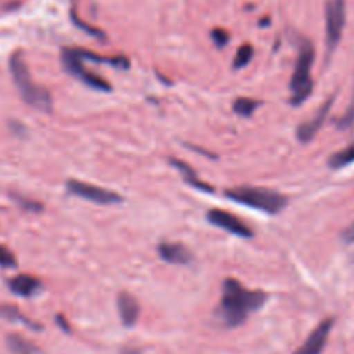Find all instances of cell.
I'll list each match as a JSON object with an SVG mask.
<instances>
[{
  "mask_svg": "<svg viewBox=\"0 0 354 354\" xmlns=\"http://www.w3.org/2000/svg\"><path fill=\"white\" fill-rule=\"evenodd\" d=\"M266 294L263 290H251L239 282L237 279H227L221 287L220 306L216 317L228 328L239 327L249 318V315L258 311L266 303Z\"/></svg>",
  "mask_w": 354,
  "mask_h": 354,
  "instance_id": "obj_1",
  "label": "cell"
},
{
  "mask_svg": "<svg viewBox=\"0 0 354 354\" xmlns=\"http://www.w3.org/2000/svg\"><path fill=\"white\" fill-rule=\"evenodd\" d=\"M9 69L10 75H12L14 85L19 90L21 97H23L24 102L28 106H31L33 109L41 111V113H50L52 111V97L45 86L37 85L31 78V73L28 69L26 62H24L23 54L19 50L14 52L9 59Z\"/></svg>",
  "mask_w": 354,
  "mask_h": 354,
  "instance_id": "obj_2",
  "label": "cell"
},
{
  "mask_svg": "<svg viewBox=\"0 0 354 354\" xmlns=\"http://www.w3.org/2000/svg\"><path fill=\"white\" fill-rule=\"evenodd\" d=\"M225 196L242 206L263 211L266 214H279L280 211L286 209L287 203H289L283 194L273 189H266V187H234V189H228Z\"/></svg>",
  "mask_w": 354,
  "mask_h": 354,
  "instance_id": "obj_3",
  "label": "cell"
},
{
  "mask_svg": "<svg viewBox=\"0 0 354 354\" xmlns=\"http://www.w3.org/2000/svg\"><path fill=\"white\" fill-rule=\"evenodd\" d=\"M315 62V45L308 38H299L297 48L296 68L290 78V104L301 106L310 99L313 92V78H311V66Z\"/></svg>",
  "mask_w": 354,
  "mask_h": 354,
  "instance_id": "obj_4",
  "label": "cell"
},
{
  "mask_svg": "<svg viewBox=\"0 0 354 354\" xmlns=\"http://www.w3.org/2000/svg\"><path fill=\"white\" fill-rule=\"evenodd\" d=\"M61 61L64 71H68L69 75L75 76L76 80H80L82 83H85L86 86L93 90H99V92H111L113 86L107 80H104L102 76L95 75V73L88 71L85 68V62L80 57L78 52H76V47H66L62 48L61 52Z\"/></svg>",
  "mask_w": 354,
  "mask_h": 354,
  "instance_id": "obj_5",
  "label": "cell"
},
{
  "mask_svg": "<svg viewBox=\"0 0 354 354\" xmlns=\"http://www.w3.org/2000/svg\"><path fill=\"white\" fill-rule=\"evenodd\" d=\"M346 26V0H327L325 3V40L327 55L334 54Z\"/></svg>",
  "mask_w": 354,
  "mask_h": 354,
  "instance_id": "obj_6",
  "label": "cell"
},
{
  "mask_svg": "<svg viewBox=\"0 0 354 354\" xmlns=\"http://www.w3.org/2000/svg\"><path fill=\"white\" fill-rule=\"evenodd\" d=\"M66 190L71 196L90 201V203L95 204H118L123 201V197L114 192V190L104 189V187L99 185H92V183L82 182V180L76 178H69L66 182Z\"/></svg>",
  "mask_w": 354,
  "mask_h": 354,
  "instance_id": "obj_7",
  "label": "cell"
},
{
  "mask_svg": "<svg viewBox=\"0 0 354 354\" xmlns=\"http://www.w3.org/2000/svg\"><path fill=\"white\" fill-rule=\"evenodd\" d=\"M206 218L211 225H214V227L228 232V234L235 235V237H242V239L254 237V232H252V228L249 227V225H245L242 220H239L235 214L228 213V211L214 207V209L207 211Z\"/></svg>",
  "mask_w": 354,
  "mask_h": 354,
  "instance_id": "obj_8",
  "label": "cell"
},
{
  "mask_svg": "<svg viewBox=\"0 0 354 354\" xmlns=\"http://www.w3.org/2000/svg\"><path fill=\"white\" fill-rule=\"evenodd\" d=\"M334 100H335L334 97H330V99L325 100V102L318 107V111L315 113V116H311L310 120L304 121L303 124H299V127H297V131H296L297 140L303 142V144H308V142H311L315 137H317V133L320 131V128L324 127L325 121H327L328 113H330Z\"/></svg>",
  "mask_w": 354,
  "mask_h": 354,
  "instance_id": "obj_9",
  "label": "cell"
},
{
  "mask_svg": "<svg viewBox=\"0 0 354 354\" xmlns=\"http://www.w3.org/2000/svg\"><path fill=\"white\" fill-rule=\"evenodd\" d=\"M332 327H334V320H332V318H327V320L322 322V324L311 332L310 337L304 341V344L294 354H322L325 344H327L328 341Z\"/></svg>",
  "mask_w": 354,
  "mask_h": 354,
  "instance_id": "obj_10",
  "label": "cell"
},
{
  "mask_svg": "<svg viewBox=\"0 0 354 354\" xmlns=\"http://www.w3.org/2000/svg\"><path fill=\"white\" fill-rule=\"evenodd\" d=\"M159 258L169 265H190L194 254L180 242H161L158 245Z\"/></svg>",
  "mask_w": 354,
  "mask_h": 354,
  "instance_id": "obj_11",
  "label": "cell"
},
{
  "mask_svg": "<svg viewBox=\"0 0 354 354\" xmlns=\"http://www.w3.org/2000/svg\"><path fill=\"white\" fill-rule=\"evenodd\" d=\"M118 313L124 327H133L140 317L138 301L130 292H120L118 294Z\"/></svg>",
  "mask_w": 354,
  "mask_h": 354,
  "instance_id": "obj_12",
  "label": "cell"
},
{
  "mask_svg": "<svg viewBox=\"0 0 354 354\" xmlns=\"http://www.w3.org/2000/svg\"><path fill=\"white\" fill-rule=\"evenodd\" d=\"M10 292L21 297H31L41 290V282L31 275H16L7 282Z\"/></svg>",
  "mask_w": 354,
  "mask_h": 354,
  "instance_id": "obj_13",
  "label": "cell"
},
{
  "mask_svg": "<svg viewBox=\"0 0 354 354\" xmlns=\"http://www.w3.org/2000/svg\"><path fill=\"white\" fill-rule=\"evenodd\" d=\"M169 162H171L173 168L178 169L180 175L183 176V180H185L190 187L203 190V192H213V187L207 185L206 182H203V180L199 178V175H197L196 169H194L189 162L182 161V159H176V158H169Z\"/></svg>",
  "mask_w": 354,
  "mask_h": 354,
  "instance_id": "obj_14",
  "label": "cell"
},
{
  "mask_svg": "<svg viewBox=\"0 0 354 354\" xmlns=\"http://www.w3.org/2000/svg\"><path fill=\"white\" fill-rule=\"evenodd\" d=\"M353 162H354V142L351 145H348L346 149L335 152V154H332L330 158H328V166L334 169L346 168V166L353 165Z\"/></svg>",
  "mask_w": 354,
  "mask_h": 354,
  "instance_id": "obj_15",
  "label": "cell"
},
{
  "mask_svg": "<svg viewBox=\"0 0 354 354\" xmlns=\"http://www.w3.org/2000/svg\"><path fill=\"white\" fill-rule=\"evenodd\" d=\"M7 346H9V349L14 354H37L38 353L37 346H33L31 342H28L26 339L14 334L7 337Z\"/></svg>",
  "mask_w": 354,
  "mask_h": 354,
  "instance_id": "obj_16",
  "label": "cell"
},
{
  "mask_svg": "<svg viewBox=\"0 0 354 354\" xmlns=\"http://www.w3.org/2000/svg\"><path fill=\"white\" fill-rule=\"evenodd\" d=\"M232 107H234L235 114L248 118V116H251L256 109H258L259 102L256 99H251V97H239Z\"/></svg>",
  "mask_w": 354,
  "mask_h": 354,
  "instance_id": "obj_17",
  "label": "cell"
},
{
  "mask_svg": "<svg viewBox=\"0 0 354 354\" xmlns=\"http://www.w3.org/2000/svg\"><path fill=\"white\" fill-rule=\"evenodd\" d=\"M252 55H254V48L252 45L245 44L239 47V50L235 52V59H234V68L235 69H242L252 61Z\"/></svg>",
  "mask_w": 354,
  "mask_h": 354,
  "instance_id": "obj_18",
  "label": "cell"
},
{
  "mask_svg": "<svg viewBox=\"0 0 354 354\" xmlns=\"http://www.w3.org/2000/svg\"><path fill=\"white\" fill-rule=\"evenodd\" d=\"M0 317L7 318V320H12V322H17V320H19L21 324H26V325H30V327L38 328L37 325L31 324V322L28 320L26 317H23V315H21L19 311H17L16 308H12V306H0Z\"/></svg>",
  "mask_w": 354,
  "mask_h": 354,
  "instance_id": "obj_19",
  "label": "cell"
},
{
  "mask_svg": "<svg viewBox=\"0 0 354 354\" xmlns=\"http://www.w3.org/2000/svg\"><path fill=\"white\" fill-rule=\"evenodd\" d=\"M17 261L16 256L12 254V251L6 248V245H0V266L2 268H16Z\"/></svg>",
  "mask_w": 354,
  "mask_h": 354,
  "instance_id": "obj_20",
  "label": "cell"
},
{
  "mask_svg": "<svg viewBox=\"0 0 354 354\" xmlns=\"http://www.w3.org/2000/svg\"><path fill=\"white\" fill-rule=\"evenodd\" d=\"M71 19L75 21V23H76V26H78V28H82L83 31H86V33H88V35H92V37L99 38V40H102V38H106V35H104L102 31H100V30H97V28H93V26H88V24H86V23H83L82 19H78V17H76V14H75V12H71Z\"/></svg>",
  "mask_w": 354,
  "mask_h": 354,
  "instance_id": "obj_21",
  "label": "cell"
},
{
  "mask_svg": "<svg viewBox=\"0 0 354 354\" xmlns=\"http://www.w3.org/2000/svg\"><path fill=\"white\" fill-rule=\"evenodd\" d=\"M211 38H213L214 45H216L218 48L225 47V45L230 41V35H228L225 30H221V28H214V30L211 31Z\"/></svg>",
  "mask_w": 354,
  "mask_h": 354,
  "instance_id": "obj_22",
  "label": "cell"
},
{
  "mask_svg": "<svg viewBox=\"0 0 354 354\" xmlns=\"http://www.w3.org/2000/svg\"><path fill=\"white\" fill-rule=\"evenodd\" d=\"M14 199H16V203L19 204V206L23 207V209H26V211H33V213H38V211L44 209L41 203H38V201L24 199V197H19V196H14Z\"/></svg>",
  "mask_w": 354,
  "mask_h": 354,
  "instance_id": "obj_23",
  "label": "cell"
},
{
  "mask_svg": "<svg viewBox=\"0 0 354 354\" xmlns=\"http://www.w3.org/2000/svg\"><path fill=\"white\" fill-rule=\"evenodd\" d=\"M337 124H339V128H342V130L354 127V95H353L351 104H349L348 111H346L344 116H342L341 120H339Z\"/></svg>",
  "mask_w": 354,
  "mask_h": 354,
  "instance_id": "obj_24",
  "label": "cell"
},
{
  "mask_svg": "<svg viewBox=\"0 0 354 354\" xmlns=\"http://www.w3.org/2000/svg\"><path fill=\"white\" fill-rule=\"evenodd\" d=\"M342 239H344V242H348V244H354V223L349 225V227L342 232Z\"/></svg>",
  "mask_w": 354,
  "mask_h": 354,
  "instance_id": "obj_25",
  "label": "cell"
},
{
  "mask_svg": "<svg viewBox=\"0 0 354 354\" xmlns=\"http://www.w3.org/2000/svg\"><path fill=\"white\" fill-rule=\"evenodd\" d=\"M353 261H354V256H353Z\"/></svg>",
  "mask_w": 354,
  "mask_h": 354,
  "instance_id": "obj_26",
  "label": "cell"
}]
</instances>
